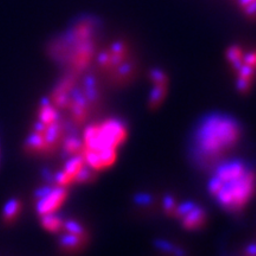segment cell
Listing matches in <instances>:
<instances>
[{"label": "cell", "mask_w": 256, "mask_h": 256, "mask_svg": "<svg viewBox=\"0 0 256 256\" xmlns=\"http://www.w3.org/2000/svg\"><path fill=\"white\" fill-rule=\"evenodd\" d=\"M62 229L66 230V234L60 238V244L64 250L68 252L78 250L86 242V232L78 223L74 220L63 222Z\"/></svg>", "instance_id": "ba28073f"}, {"label": "cell", "mask_w": 256, "mask_h": 256, "mask_svg": "<svg viewBox=\"0 0 256 256\" xmlns=\"http://www.w3.org/2000/svg\"><path fill=\"white\" fill-rule=\"evenodd\" d=\"M42 224L46 229L49 230L51 232H58L62 230L63 220L60 217H56L54 214H49V215H44L42 218Z\"/></svg>", "instance_id": "30bf717a"}, {"label": "cell", "mask_w": 256, "mask_h": 256, "mask_svg": "<svg viewBox=\"0 0 256 256\" xmlns=\"http://www.w3.org/2000/svg\"><path fill=\"white\" fill-rule=\"evenodd\" d=\"M241 124L228 114H210L197 124L190 154L200 168L212 170L226 160L241 139Z\"/></svg>", "instance_id": "6da1fadb"}, {"label": "cell", "mask_w": 256, "mask_h": 256, "mask_svg": "<svg viewBox=\"0 0 256 256\" xmlns=\"http://www.w3.org/2000/svg\"><path fill=\"white\" fill-rule=\"evenodd\" d=\"M256 2V0H238V4L242 8H244L250 4H252V2Z\"/></svg>", "instance_id": "7c38bea8"}, {"label": "cell", "mask_w": 256, "mask_h": 256, "mask_svg": "<svg viewBox=\"0 0 256 256\" xmlns=\"http://www.w3.org/2000/svg\"><path fill=\"white\" fill-rule=\"evenodd\" d=\"M152 80H153V82H154L156 87L152 92L151 102H150V104H151L152 107H156V106L162 104V98H165L166 84H168V82H166V78H165L164 74L160 72V70H156V69L153 70Z\"/></svg>", "instance_id": "9c48e42d"}, {"label": "cell", "mask_w": 256, "mask_h": 256, "mask_svg": "<svg viewBox=\"0 0 256 256\" xmlns=\"http://www.w3.org/2000/svg\"><path fill=\"white\" fill-rule=\"evenodd\" d=\"M228 60L238 75V88L246 92L256 78V50L244 52L241 48L232 46L228 50Z\"/></svg>", "instance_id": "5b68a950"}, {"label": "cell", "mask_w": 256, "mask_h": 256, "mask_svg": "<svg viewBox=\"0 0 256 256\" xmlns=\"http://www.w3.org/2000/svg\"><path fill=\"white\" fill-rule=\"evenodd\" d=\"M124 136L126 128L119 120H108L89 127L84 134V162L94 170L110 166Z\"/></svg>", "instance_id": "3957f363"}, {"label": "cell", "mask_w": 256, "mask_h": 256, "mask_svg": "<svg viewBox=\"0 0 256 256\" xmlns=\"http://www.w3.org/2000/svg\"><path fill=\"white\" fill-rule=\"evenodd\" d=\"M20 210V203L17 200H11L8 202L4 208V218L6 222H12L18 216Z\"/></svg>", "instance_id": "8fae6325"}, {"label": "cell", "mask_w": 256, "mask_h": 256, "mask_svg": "<svg viewBox=\"0 0 256 256\" xmlns=\"http://www.w3.org/2000/svg\"><path fill=\"white\" fill-rule=\"evenodd\" d=\"M209 180V192L218 206L228 212L238 214L254 197L256 171L243 160H223L215 168Z\"/></svg>", "instance_id": "7a4b0ae2"}, {"label": "cell", "mask_w": 256, "mask_h": 256, "mask_svg": "<svg viewBox=\"0 0 256 256\" xmlns=\"http://www.w3.org/2000/svg\"><path fill=\"white\" fill-rule=\"evenodd\" d=\"M37 211L40 216L54 214L66 200V191L63 188H44L37 191Z\"/></svg>", "instance_id": "52a82bcc"}, {"label": "cell", "mask_w": 256, "mask_h": 256, "mask_svg": "<svg viewBox=\"0 0 256 256\" xmlns=\"http://www.w3.org/2000/svg\"><path fill=\"white\" fill-rule=\"evenodd\" d=\"M164 206L166 211L174 214L178 218H180L185 228L190 230L200 229L206 223V212L192 203H184L182 206H176L174 200L172 198H166Z\"/></svg>", "instance_id": "8992f818"}, {"label": "cell", "mask_w": 256, "mask_h": 256, "mask_svg": "<svg viewBox=\"0 0 256 256\" xmlns=\"http://www.w3.org/2000/svg\"><path fill=\"white\" fill-rule=\"evenodd\" d=\"M98 19L92 17L78 18L62 37L56 40L54 49L60 58L70 63L72 66H84L95 51V42L98 38Z\"/></svg>", "instance_id": "277c9868"}]
</instances>
